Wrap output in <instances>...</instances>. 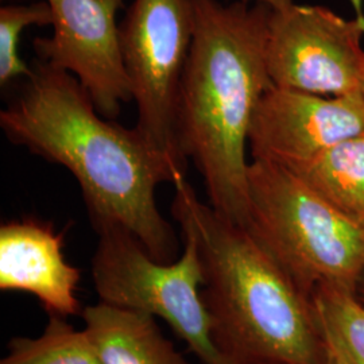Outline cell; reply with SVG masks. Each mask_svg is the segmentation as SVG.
I'll return each mask as SVG.
<instances>
[{"label": "cell", "mask_w": 364, "mask_h": 364, "mask_svg": "<svg viewBox=\"0 0 364 364\" xmlns=\"http://www.w3.org/2000/svg\"><path fill=\"white\" fill-rule=\"evenodd\" d=\"M0 127L11 144L64 166L77 181L96 232L117 227L162 263L176 260V231L156 205L159 183L185 171L159 154L136 127L103 117L77 78L36 61Z\"/></svg>", "instance_id": "1"}, {"label": "cell", "mask_w": 364, "mask_h": 364, "mask_svg": "<svg viewBox=\"0 0 364 364\" xmlns=\"http://www.w3.org/2000/svg\"><path fill=\"white\" fill-rule=\"evenodd\" d=\"M193 39L176 107V142L203 177L208 204L246 227L248 134L263 95L273 9L236 0H191Z\"/></svg>", "instance_id": "2"}, {"label": "cell", "mask_w": 364, "mask_h": 364, "mask_svg": "<svg viewBox=\"0 0 364 364\" xmlns=\"http://www.w3.org/2000/svg\"><path fill=\"white\" fill-rule=\"evenodd\" d=\"M171 216L195 240L212 336L234 364H326L312 299L240 224L198 200L185 174L173 182Z\"/></svg>", "instance_id": "3"}, {"label": "cell", "mask_w": 364, "mask_h": 364, "mask_svg": "<svg viewBox=\"0 0 364 364\" xmlns=\"http://www.w3.org/2000/svg\"><path fill=\"white\" fill-rule=\"evenodd\" d=\"M245 228L308 297L317 287L353 291L364 267V225L331 205L290 170L248 165Z\"/></svg>", "instance_id": "4"}, {"label": "cell", "mask_w": 364, "mask_h": 364, "mask_svg": "<svg viewBox=\"0 0 364 364\" xmlns=\"http://www.w3.org/2000/svg\"><path fill=\"white\" fill-rule=\"evenodd\" d=\"M97 235L91 273L102 302L164 320L203 364H234L212 336L201 294L204 270L193 237L182 235L180 259L162 263L122 228H105Z\"/></svg>", "instance_id": "5"}, {"label": "cell", "mask_w": 364, "mask_h": 364, "mask_svg": "<svg viewBox=\"0 0 364 364\" xmlns=\"http://www.w3.org/2000/svg\"><path fill=\"white\" fill-rule=\"evenodd\" d=\"M122 54L138 109L136 129L185 171L176 142V107L193 39L191 0H134L119 26Z\"/></svg>", "instance_id": "6"}, {"label": "cell", "mask_w": 364, "mask_h": 364, "mask_svg": "<svg viewBox=\"0 0 364 364\" xmlns=\"http://www.w3.org/2000/svg\"><path fill=\"white\" fill-rule=\"evenodd\" d=\"M356 19L323 6L293 4L269 21L267 69L274 85L321 96L359 93L364 80V11L351 0Z\"/></svg>", "instance_id": "7"}, {"label": "cell", "mask_w": 364, "mask_h": 364, "mask_svg": "<svg viewBox=\"0 0 364 364\" xmlns=\"http://www.w3.org/2000/svg\"><path fill=\"white\" fill-rule=\"evenodd\" d=\"M53 36L34 39L39 61L77 78L96 109L115 119L132 100L117 14L123 0H46Z\"/></svg>", "instance_id": "8"}, {"label": "cell", "mask_w": 364, "mask_h": 364, "mask_svg": "<svg viewBox=\"0 0 364 364\" xmlns=\"http://www.w3.org/2000/svg\"><path fill=\"white\" fill-rule=\"evenodd\" d=\"M359 135H364L360 92L321 96L273 85L255 109L248 150L252 161L293 168Z\"/></svg>", "instance_id": "9"}, {"label": "cell", "mask_w": 364, "mask_h": 364, "mask_svg": "<svg viewBox=\"0 0 364 364\" xmlns=\"http://www.w3.org/2000/svg\"><path fill=\"white\" fill-rule=\"evenodd\" d=\"M81 272L64 255V232L49 221L23 219L0 227V290L34 296L49 316L81 314Z\"/></svg>", "instance_id": "10"}, {"label": "cell", "mask_w": 364, "mask_h": 364, "mask_svg": "<svg viewBox=\"0 0 364 364\" xmlns=\"http://www.w3.org/2000/svg\"><path fill=\"white\" fill-rule=\"evenodd\" d=\"M81 317L103 364H191L151 314L99 301Z\"/></svg>", "instance_id": "11"}, {"label": "cell", "mask_w": 364, "mask_h": 364, "mask_svg": "<svg viewBox=\"0 0 364 364\" xmlns=\"http://www.w3.org/2000/svg\"><path fill=\"white\" fill-rule=\"evenodd\" d=\"M287 169L344 215L364 220V135L341 141Z\"/></svg>", "instance_id": "12"}, {"label": "cell", "mask_w": 364, "mask_h": 364, "mask_svg": "<svg viewBox=\"0 0 364 364\" xmlns=\"http://www.w3.org/2000/svg\"><path fill=\"white\" fill-rule=\"evenodd\" d=\"M7 350L0 364H103L85 329L58 316H49L41 336L11 338Z\"/></svg>", "instance_id": "13"}, {"label": "cell", "mask_w": 364, "mask_h": 364, "mask_svg": "<svg viewBox=\"0 0 364 364\" xmlns=\"http://www.w3.org/2000/svg\"><path fill=\"white\" fill-rule=\"evenodd\" d=\"M318 323L351 364H364V305L353 291L317 287L311 296Z\"/></svg>", "instance_id": "14"}, {"label": "cell", "mask_w": 364, "mask_h": 364, "mask_svg": "<svg viewBox=\"0 0 364 364\" xmlns=\"http://www.w3.org/2000/svg\"><path fill=\"white\" fill-rule=\"evenodd\" d=\"M52 10L48 1L28 6H3L0 9V84L28 77L33 72L19 55L22 31L30 26H52Z\"/></svg>", "instance_id": "15"}, {"label": "cell", "mask_w": 364, "mask_h": 364, "mask_svg": "<svg viewBox=\"0 0 364 364\" xmlns=\"http://www.w3.org/2000/svg\"><path fill=\"white\" fill-rule=\"evenodd\" d=\"M324 332V331H323ZM326 335V333H324ZM326 364H351L348 358L341 351L338 344L326 335Z\"/></svg>", "instance_id": "16"}, {"label": "cell", "mask_w": 364, "mask_h": 364, "mask_svg": "<svg viewBox=\"0 0 364 364\" xmlns=\"http://www.w3.org/2000/svg\"><path fill=\"white\" fill-rule=\"evenodd\" d=\"M245 1L262 3V4H266V6L272 7L273 10H285V9H289L290 6L294 4L293 0H245Z\"/></svg>", "instance_id": "17"}, {"label": "cell", "mask_w": 364, "mask_h": 364, "mask_svg": "<svg viewBox=\"0 0 364 364\" xmlns=\"http://www.w3.org/2000/svg\"><path fill=\"white\" fill-rule=\"evenodd\" d=\"M353 293L364 305V267L362 273L359 275V278H358V282H356V287H355Z\"/></svg>", "instance_id": "18"}, {"label": "cell", "mask_w": 364, "mask_h": 364, "mask_svg": "<svg viewBox=\"0 0 364 364\" xmlns=\"http://www.w3.org/2000/svg\"><path fill=\"white\" fill-rule=\"evenodd\" d=\"M360 93H362V96H363V99H364V80H363V84H362V88H360Z\"/></svg>", "instance_id": "19"}, {"label": "cell", "mask_w": 364, "mask_h": 364, "mask_svg": "<svg viewBox=\"0 0 364 364\" xmlns=\"http://www.w3.org/2000/svg\"><path fill=\"white\" fill-rule=\"evenodd\" d=\"M362 224H363V225H364V220H363V221H362Z\"/></svg>", "instance_id": "20"}]
</instances>
